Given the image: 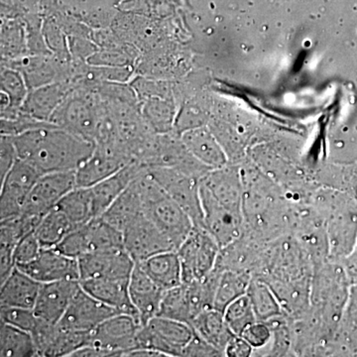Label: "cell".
Listing matches in <instances>:
<instances>
[{"label":"cell","instance_id":"6da1fadb","mask_svg":"<svg viewBox=\"0 0 357 357\" xmlns=\"http://www.w3.org/2000/svg\"><path fill=\"white\" fill-rule=\"evenodd\" d=\"M18 158L42 175L77 171L89 158L96 143L53 123L13 136Z\"/></svg>","mask_w":357,"mask_h":357},{"label":"cell","instance_id":"7a4b0ae2","mask_svg":"<svg viewBox=\"0 0 357 357\" xmlns=\"http://www.w3.org/2000/svg\"><path fill=\"white\" fill-rule=\"evenodd\" d=\"M138 183L145 215L178 249L195 227L192 218L150 175L147 169L138 177Z\"/></svg>","mask_w":357,"mask_h":357},{"label":"cell","instance_id":"3957f363","mask_svg":"<svg viewBox=\"0 0 357 357\" xmlns=\"http://www.w3.org/2000/svg\"><path fill=\"white\" fill-rule=\"evenodd\" d=\"M117 248H124L123 234L102 217L73 229L56 248L63 255L76 259L93 251Z\"/></svg>","mask_w":357,"mask_h":357},{"label":"cell","instance_id":"277c9868","mask_svg":"<svg viewBox=\"0 0 357 357\" xmlns=\"http://www.w3.org/2000/svg\"><path fill=\"white\" fill-rule=\"evenodd\" d=\"M220 246L204 227H195L191 234L177 249L183 283L202 280L217 265Z\"/></svg>","mask_w":357,"mask_h":357},{"label":"cell","instance_id":"5b68a950","mask_svg":"<svg viewBox=\"0 0 357 357\" xmlns=\"http://www.w3.org/2000/svg\"><path fill=\"white\" fill-rule=\"evenodd\" d=\"M194 335L189 324L156 316L141 326L136 338V349L161 352L166 357H182L185 345Z\"/></svg>","mask_w":357,"mask_h":357},{"label":"cell","instance_id":"8992f818","mask_svg":"<svg viewBox=\"0 0 357 357\" xmlns=\"http://www.w3.org/2000/svg\"><path fill=\"white\" fill-rule=\"evenodd\" d=\"M77 187L76 171L44 174L33 187L20 215L39 223L68 192Z\"/></svg>","mask_w":357,"mask_h":357},{"label":"cell","instance_id":"52a82bcc","mask_svg":"<svg viewBox=\"0 0 357 357\" xmlns=\"http://www.w3.org/2000/svg\"><path fill=\"white\" fill-rule=\"evenodd\" d=\"M161 187L190 215L195 227H203L199 182L197 178L172 168L147 169Z\"/></svg>","mask_w":357,"mask_h":357},{"label":"cell","instance_id":"ba28073f","mask_svg":"<svg viewBox=\"0 0 357 357\" xmlns=\"http://www.w3.org/2000/svg\"><path fill=\"white\" fill-rule=\"evenodd\" d=\"M42 174L31 164L18 158L1 182L0 218L16 217L22 213L33 187Z\"/></svg>","mask_w":357,"mask_h":357},{"label":"cell","instance_id":"9c48e42d","mask_svg":"<svg viewBox=\"0 0 357 357\" xmlns=\"http://www.w3.org/2000/svg\"><path fill=\"white\" fill-rule=\"evenodd\" d=\"M126 252L135 263L165 251L177 250L175 244L151 220L142 215L122 231Z\"/></svg>","mask_w":357,"mask_h":357},{"label":"cell","instance_id":"30bf717a","mask_svg":"<svg viewBox=\"0 0 357 357\" xmlns=\"http://www.w3.org/2000/svg\"><path fill=\"white\" fill-rule=\"evenodd\" d=\"M141 326L139 319L131 314H114L89 333L88 345L109 349L119 357L126 356L135 349Z\"/></svg>","mask_w":357,"mask_h":357},{"label":"cell","instance_id":"8fae6325","mask_svg":"<svg viewBox=\"0 0 357 357\" xmlns=\"http://www.w3.org/2000/svg\"><path fill=\"white\" fill-rule=\"evenodd\" d=\"M79 281L89 279H130L136 263L124 248L86 253L77 259Z\"/></svg>","mask_w":357,"mask_h":357},{"label":"cell","instance_id":"7c38bea8","mask_svg":"<svg viewBox=\"0 0 357 357\" xmlns=\"http://www.w3.org/2000/svg\"><path fill=\"white\" fill-rule=\"evenodd\" d=\"M117 314L122 312L103 304L81 286L58 325L66 330L89 333Z\"/></svg>","mask_w":357,"mask_h":357},{"label":"cell","instance_id":"4fadbf2b","mask_svg":"<svg viewBox=\"0 0 357 357\" xmlns=\"http://www.w3.org/2000/svg\"><path fill=\"white\" fill-rule=\"evenodd\" d=\"M50 122L93 143L102 123L93 105L84 96L66 98L52 115Z\"/></svg>","mask_w":357,"mask_h":357},{"label":"cell","instance_id":"5bb4252c","mask_svg":"<svg viewBox=\"0 0 357 357\" xmlns=\"http://www.w3.org/2000/svg\"><path fill=\"white\" fill-rule=\"evenodd\" d=\"M91 333V332H89ZM89 333L66 330L39 319L31 333L40 357H70L89 344Z\"/></svg>","mask_w":357,"mask_h":357},{"label":"cell","instance_id":"9a60e30c","mask_svg":"<svg viewBox=\"0 0 357 357\" xmlns=\"http://www.w3.org/2000/svg\"><path fill=\"white\" fill-rule=\"evenodd\" d=\"M134 162L119 148L96 144L95 150L76 171L77 187H91Z\"/></svg>","mask_w":357,"mask_h":357},{"label":"cell","instance_id":"2e32d148","mask_svg":"<svg viewBox=\"0 0 357 357\" xmlns=\"http://www.w3.org/2000/svg\"><path fill=\"white\" fill-rule=\"evenodd\" d=\"M40 283L79 280V261L56 248H42L39 255L27 264L16 266Z\"/></svg>","mask_w":357,"mask_h":357},{"label":"cell","instance_id":"e0dca14e","mask_svg":"<svg viewBox=\"0 0 357 357\" xmlns=\"http://www.w3.org/2000/svg\"><path fill=\"white\" fill-rule=\"evenodd\" d=\"M79 287V280H63L42 284L33 311L42 321L58 325Z\"/></svg>","mask_w":357,"mask_h":357},{"label":"cell","instance_id":"ac0fdd59","mask_svg":"<svg viewBox=\"0 0 357 357\" xmlns=\"http://www.w3.org/2000/svg\"><path fill=\"white\" fill-rule=\"evenodd\" d=\"M165 291L135 264L129 279V295L138 314L141 325L157 316Z\"/></svg>","mask_w":357,"mask_h":357},{"label":"cell","instance_id":"d6986e66","mask_svg":"<svg viewBox=\"0 0 357 357\" xmlns=\"http://www.w3.org/2000/svg\"><path fill=\"white\" fill-rule=\"evenodd\" d=\"M145 170L146 168L140 165L138 162H131L114 175L89 187L95 218L102 217L110 204Z\"/></svg>","mask_w":357,"mask_h":357},{"label":"cell","instance_id":"ffe728a7","mask_svg":"<svg viewBox=\"0 0 357 357\" xmlns=\"http://www.w3.org/2000/svg\"><path fill=\"white\" fill-rule=\"evenodd\" d=\"M37 223L32 218L20 215L16 217L6 218L0 223V282L6 280L15 268L14 262V250L28 232L32 231L37 227Z\"/></svg>","mask_w":357,"mask_h":357},{"label":"cell","instance_id":"44dd1931","mask_svg":"<svg viewBox=\"0 0 357 357\" xmlns=\"http://www.w3.org/2000/svg\"><path fill=\"white\" fill-rule=\"evenodd\" d=\"M79 282L84 291L103 304L139 319L129 295V279H89Z\"/></svg>","mask_w":357,"mask_h":357},{"label":"cell","instance_id":"7402d4cb","mask_svg":"<svg viewBox=\"0 0 357 357\" xmlns=\"http://www.w3.org/2000/svg\"><path fill=\"white\" fill-rule=\"evenodd\" d=\"M42 283L15 267L1 284L0 306L34 309Z\"/></svg>","mask_w":357,"mask_h":357},{"label":"cell","instance_id":"603a6c76","mask_svg":"<svg viewBox=\"0 0 357 357\" xmlns=\"http://www.w3.org/2000/svg\"><path fill=\"white\" fill-rule=\"evenodd\" d=\"M138 177L131 182L102 215L105 222L121 232L134 220L144 215Z\"/></svg>","mask_w":357,"mask_h":357},{"label":"cell","instance_id":"cb8c5ba5","mask_svg":"<svg viewBox=\"0 0 357 357\" xmlns=\"http://www.w3.org/2000/svg\"><path fill=\"white\" fill-rule=\"evenodd\" d=\"M136 264L164 291L183 283L182 266L177 250L158 253Z\"/></svg>","mask_w":357,"mask_h":357},{"label":"cell","instance_id":"d4e9b609","mask_svg":"<svg viewBox=\"0 0 357 357\" xmlns=\"http://www.w3.org/2000/svg\"><path fill=\"white\" fill-rule=\"evenodd\" d=\"M190 326L199 337L222 351L225 356L227 344L236 337L225 319V314L213 307L199 314Z\"/></svg>","mask_w":357,"mask_h":357},{"label":"cell","instance_id":"484cf974","mask_svg":"<svg viewBox=\"0 0 357 357\" xmlns=\"http://www.w3.org/2000/svg\"><path fill=\"white\" fill-rule=\"evenodd\" d=\"M66 93L67 89L60 84L35 89L26 98L23 109L37 121L50 122L52 115L64 102Z\"/></svg>","mask_w":357,"mask_h":357},{"label":"cell","instance_id":"4316f807","mask_svg":"<svg viewBox=\"0 0 357 357\" xmlns=\"http://www.w3.org/2000/svg\"><path fill=\"white\" fill-rule=\"evenodd\" d=\"M75 229L70 218L56 206L42 218L34 232L42 248H55Z\"/></svg>","mask_w":357,"mask_h":357},{"label":"cell","instance_id":"83f0119b","mask_svg":"<svg viewBox=\"0 0 357 357\" xmlns=\"http://www.w3.org/2000/svg\"><path fill=\"white\" fill-rule=\"evenodd\" d=\"M246 295L250 300L257 321L267 323L281 316L283 307L266 282L251 279Z\"/></svg>","mask_w":357,"mask_h":357},{"label":"cell","instance_id":"f1b7e54d","mask_svg":"<svg viewBox=\"0 0 357 357\" xmlns=\"http://www.w3.org/2000/svg\"><path fill=\"white\" fill-rule=\"evenodd\" d=\"M251 279L252 278L248 272L236 270L220 271L213 309L225 312L230 303L245 295Z\"/></svg>","mask_w":357,"mask_h":357},{"label":"cell","instance_id":"f546056e","mask_svg":"<svg viewBox=\"0 0 357 357\" xmlns=\"http://www.w3.org/2000/svg\"><path fill=\"white\" fill-rule=\"evenodd\" d=\"M0 356H38L36 344L31 333L1 321Z\"/></svg>","mask_w":357,"mask_h":357},{"label":"cell","instance_id":"4dcf8cb0","mask_svg":"<svg viewBox=\"0 0 357 357\" xmlns=\"http://www.w3.org/2000/svg\"><path fill=\"white\" fill-rule=\"evenodd\" d=\"M57 208L70 218L76 227L95 218L89 187L75 188L61 199Z\"/></svg>","mask_w":357,"mask_h":357},{"label":"cell","instance_id":"1f68e13d","mask_svg":"<svg viewBox=\"0 0 357 357\" xmlns=\"http://www.w3.org/2000/svg\"><path fill=\"white\" fill-rule=\"evenodd\" d=\"M157 316L183 321L189 325L191 324L194 314L187 284L182 283L177 287L165 291Z\"/></svg>","mask_w":357,"mask_h":357},{"label":"cell","instance_id":"d6a6232c","mask_svg":"<svg viewBox=\"0 0 357 357\" xmlns=\"http://www.w3.org/2000/svg\"><path fill=\"white\" fill-rule=\"evenodd\" d=\"M185 146L198 161L206 165L220 167L225 162V155L215 140L204 131L185 134Z\"/></svg>","mask_w":357,"mask_h":357},{"label":"cell","instance_id":"836d02e7","mask_svg":"<svg viewBox=\"0 0 357 357\" xmlns=\"http://www.w3.org/2000/svg\"><path fill=\"white\" fill-rule=\"evenodd\" d=\"M27 96V86L22 75L11 69L2 70L1 96L6 100V105L2 109L14 110L22 107Z\"/></svg>","mask_w":357,"mask_h":357},{"label":"cell","instance_id":"e575fe53","mask_svg":"<svg viewBox=\"0 0 357 357\" xmlns=\"http://www.w3.org/2000/svg\"><path fill=\"white\" fill-rule=\"evenodd\" d=\"M223 314L229 328L236 335H241L246 328L257 321L255 310L246 294L230 303Z\"/></svg>","mask_w":357,"mask_h":357},{"label":"cell","instance_id":"d590c367","mask_svg":"<svg viewBox=\"0 0 357 357\" xmlns=\"http://www.w3.org/2000/svg\"><path fill=\"white\" fill-rule=\"evenodd\" d=\"M0 318L2 323L16 326L30 333L34 332L39 323V318L35 314L33 309H25V307H1Z\"/></svg>","mask_w":357,"mask_h":357},{"label":"cell","instance_id":"8d00e7d4","mask_svg":"<svg viewBox=\"0 0 357 357\" xmlns=\"http://www.w3.org/2000/svg\"><path fill=\"white\" fill-rule=\"evenodd\" d=\"M41 249V244H40L34 230L28 232L20 239L14 250L15 266L31 262L39 255Z\"/></svg>","mask_w":357,"mask_h":357},{"label":"cell","instance_id":"74e56055","mask_svg":"<svg viewBox=\"0 0 357 357\" xmlns=\"http://www.w3.org/2000/svg\"><path fill=\"white\" fill-rule=\"evenodd\" d=\"M18 159L13 136L1 134L0 140V181H3Z\"/></svg>","mask_w":357,"mask_h":357},{"label":"cell","instance_id":"f35d334b","mask_svg":"<svg viewBox=\"0 0 357 357\" xmlns=\"http://www.w3.org/2000/svg\"><path fill=\"white\" fill-rule=\"evenodd\" d=\"M271 335V330L267 326V323L257 321L246 328L241 337H243L253 349H260L269 342Z\"/></svg>","mask_w":357,"mask_h":357},{"label":"cell","instance_id":"ab89813d","mask_svg":"<svg viewBox=\"0 0 357 357\" xmlns=\"http://www.w3.org/2000/svg\"><path fill=\"white\" fill-rule=\"evenodd\" d=\"M218 357L225 356L222 351L206 342L194 332L192 340L185 345L182 357Z\"/></svg>","mask_w":357,"mask_h":357},{"label":"cell","instance_id":"60d3db41","mask_svg":"<svg viewBox=\"0 0 357 357\" xmlns=\"http://www.w3.org/2000/svg\"><path fill=\"white\" fill-rule=\"evenodd\" d=\"M253 347L241 335H236L225 349V356L248 357L252 354Z\"/></svg>","mask_w":357,"mask_h":357},{"label":"cell","instance_id":"b9f144b4","mask_svg":"<svg viewBox=\"0 0 357 357\" xmlns=\"http://www.w3.org/2000/svg\"><path fill=\"white\" fill-rule=\"evenodd\" d=\"M70 357H119L114 351L95 345H86L77 349Z\"/></svg>","mask_w":357,"mask_h":357},{"label":"cell","instance_id":"7bdbcfd3","mask_svg":"<svg viewBox=\"0 0 357 357\" xmlns=\"http://www.w3.org/2000/svg\"><path fill=\"white\" fill-rule=\"evenodd\" d=\"M124 357H166V356L152 349H136L128 352Z\"/></svg>","mask_w":357,"mask_h":357}]
</instances>
